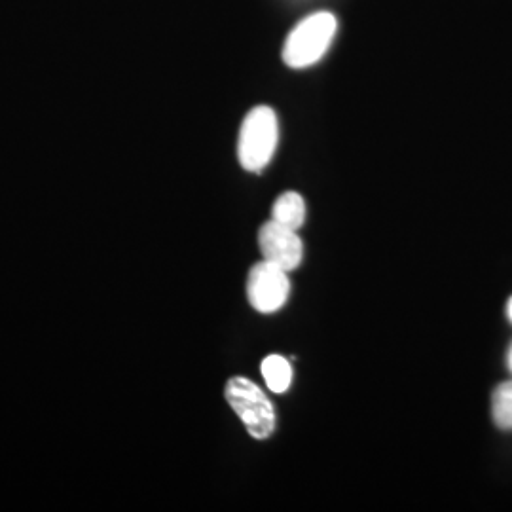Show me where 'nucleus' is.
Listing matches in <instances>:
<instances>
[{
    "instance_id": "obj_7",
    "label": "nucleus",
    "mask_w": 512,
    "mask_h": 512,
    "mask_svg": "<svg viewBox=\"0 0 512 512\" xmlns=\"http://www.w3.org/2000/svg\"><path fill=\"white\" fill-rule=\"evenodd\" d=\"M260 372L272 393H285L293 384V366L281 355H268L260 365Z\"/></svg>"
},
{
    "instance_id": "obj_6",
    "label": "nucleus",
    "mask_w": 512,
    "mask_h": 512,
    "mask_svg": "<svg viewBox=\"0 0 512 512\" xmlns=\"http://www.w3.org/2000/svg\"><path fill=\"white\" fill-rule=\"evenodd\" d=\"M272 220L291 230H300L306 222V202L296 192H285L275 200L272 207Z\"/></svg>"
},
{
    "instance_id": "obj_4",
    "label": "nucleus",
    "mask_w": 512,
    "mask_h": 512,
    "mask_svg": "<svg viewBox=\"0 0 512 512\" xmlns=\"http://www.w3.org/2000/svg\"><path fill=\"white\" fill-rule=\"evenodd\" d=\"M291 294L289 272L274 262H256L247 277V298L260 313H274L285 306Z\"/></svg>"
},
{
    "instance_id": "obj_1",
    "label": "nucleus",
    "mask_w": 512,
    "mask_h": 512,
    "mask_svg": "<svg viewBox=\"0 0 512 512\" xmlns=\"http://www.w3.org/2000/svg\"><path fill=\"white\" fill-rule=\"evenodd\" d=\"M338 31V19L330 12H315L302 19L283 46V61L293 69H306L323 59Z\"/></svg>"
},
{
    "instance_id": "obj_9",
    "label": "nucleus",
    "mask_w": 512,
    "mask_h": 512,
    "mask_svg": "<svg viewBox=\"0 0 512 512\" xmlns=\"http://www.w3.org/2000/svg\"><path fill=\"white\" fill-rule=\"evenodd\" d=\"M507 315H509V319L512 321V298L509 300V306H507Z\"/></svg>"
},
{
    "instance_id": "obj_2",
    "label": "nucleus",
    "mask_w": 512,
    "mask_h": 512,
    "mask_svg": "<svg viewBox=\"0 0 512 512\" xmlns=\"http://www.w3.org/2000/svg\"><path fill=\"white\" fill-rule=\"evenodd\" d=\"M277 141H279V122H277L275 110L266 105L249 110L239 129V164L251 173H260L272 162Z\"/></svg>"
},
{
    "instance_id": "obj_5",
    "label": "nucleus",
    "mask_w": 512,
    "mask_h": 512,
    "mask_svg": "<svg viewBox=\"0 0 512 512\" xmlns=\"http://www.w3.org/2000/svg\"><path fill=\"white\" fill-rule=\"evenodd\" d=\"M258 247L262 258L274 262L275 266L293 272L304 258V243L296 230L270 220L258 230Z\"/></svg>"
},
{
    "instance_id": "obj_3",
    "label": "nucleus",
    "mask_w": 512,
    "mask_h": 512,
    "mask_svg": "<svg viewBox=\"0 0 512 512\" xmlns=\"http://www.w3.org/2000/svg\"><path fill=\"white\" fill-rule=\"evenodd\" d=\"M224 399L253 439L266 440L274 435L275 406L255 382L241 376L230 378L224 387Z\"/></svg>"
},
{
    "instance_id": "obj_10",
    "label": "nucleus",
    "mask_w": 512,
    "mask_h": 512,
    "mask_svg": "<svg viewBox=\"0 0 512 512\" xmlns=\"http://www.w3.org/2000/svg\"><path fill=\"white\" fill-rule=\"evenodd\" d=\"M507 361H509V368H511V372H512V346H511V351H509V357H507Z\"/></svg>"
},
{
    "instance_id": "obj_8",
    "label": "nucleus",
    "mask_w": 512,
    "mask_h": 512,
    "mask_svg": "<svg viewBox=\"0 0 512 512\" xmlns=\"http://www.w3.org/2000/svg\"><path fill=\"white\" fill-rule=\"evenodd\" d=\"M492 416L497 427L512 429V382H505L495 389Z\"/></svg>"
}]
</instances>
